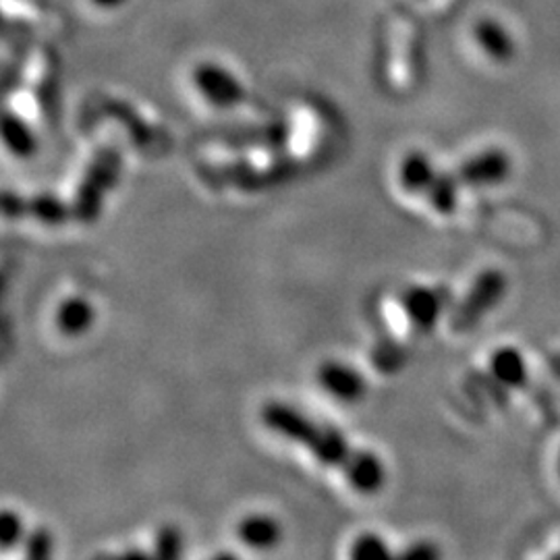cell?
Returning <instances> with one entry per match:
<instances>
[{
	"mask_svg": "<svg viewBox=\"0 0 560 560\" xmlns=\"http://www.w3.org/2000/svg\"><path fill=\"white\" fill-rule=\"evenodd\" d=\"M261 420L272 432L300 442L322 465L342 471L355 490L372 494L386 483L382 460L368 451L353 448L332 425L305 418L295 407L284 402H268L261 411Z\"/></svg>",
	"mask_w": 560,
	"mask_h": 560,
	"instance_id": "obj_1",
	"label": "cell"
},
{
	"mask_svg": "<svg viewBox=\"0 0 560 560\" xmlns=\"http://www.w3.org/2000/svg\"><path fill=\"white\" fill-rule=\"evenodd\" d=\"M120 168L122 161L120 154L113 148L101 150L94 161L90 162L80 187L75 191V200H73V219L80 222H94L101 217L102 203L108 191L115 189V185L119 183Z\"/></svg>",
	"mask_w": 560,
	"mask_h": 560,
	"instance_id": "obj_2",
	"label": "cell"
},
{
	"mask_svg": "<svg viewBox=\"0 0 560 560\" xmlns=\"http://www.w3.org/2000/svg\"><path fill=\"white\" fill-rule=\"evenodd\" d=\"M506 293V279L499 270L481 272L476 282L471 284L469 293L463 298L451 316L453 332L471 330L478 322L492 312Z\"/></svg>",
	"mask_w": 560,
	"mask_h": 560,
	"instance_id": "obj_3",
	"label": "cell"
},
{
	"mask_svg": "<svg viewBox=\"0 0 560 560\" xmlns=\"http://www.w3.org/2000/svg\"><path fill=\"white\" fill-rule=\"evenodd\" d=\"M513 162L502 150H486L463 162L455 173L460 187H494L509 179Z\"/></svg>",
	"mask_w": 560,
	"mask_h": 560,
	"instance_id": "obj_4",
	"label": "cell"
},
{
	"mask_svg": "<svg viewBox=\"0 0 560 560\" xmlns=\"http://www.w3.org/2000/svg\"><path fill=\"white\" fill-rule=\"evenodd\" d=\"M0 217L9 219H36L46 224H60L73 217V212L52 196L21 198L15 194H0Z\"/></svg>",
	"mask_w": 560,
	"mask_h": 560,
	"instance_id": "obj_5",
	"label": "cell"
},
{
	"mask_svg": "<svg viewBox=\"0 0 560 560\" xmlns=\"http://www.w3.org/2000/svg\"><path fill=\"white\" fill-rule=\"evenodd\" d=\"M448 303V291L439 287H411L402 293V307L420 332H430Z\"/></svg>",
	"mask_w": 560,
	"mask_h": 560,
	"instance_id": "obj_6",
	"label": "cell"
},
{
	"mask_svg": "<svg viewBox=\"0 0 560 560\" xmlns=\"http://www.w3.org/2000/svg\"><path fill=\"white\" fill-rule=\"evenodd\" d=\"M318 382L326 393L342 402H360L365 397L368 384L360 372L340 361H326L318 370Z\"/></svg>",
	"mask_w": 560,
	"mask_h": 560,
	"instance_id": "obj_7",
	"label": "cell"
},
{
	"mask_svg": "<svg viewBox=\"0 0 560 560\" xmlns=\"http://www.w3.org/2000/svg\"><path fill=\"white\" fill-rule=\"evenodd\" d=\"M237 534L249 548L270 550L282 540V525L268 515H249L241 521Z\"/></svg>",
	"mask_w": 560,
	"mask_h": 560,
	"instance_id": "obj_8",
	"label": "cell"
},
{
	"mask_svg": "<svg viewBox=\"0 0 560 560\" xmlns=\"http://www.w3.org/2000/svg\"><path fill=\"white\" fill-rule=\"evenodd\" d=\"M198 85H200L203 96L217 106H233L237 102L245 101V92L240 88V83L233 80L231 75L206 69L198 75Z\"/></svg>",
	"mask_w": 560,
	"mask_h": 560,
	"instance_id": "obj_9",
	"label": "cell"
},
{
	"mask_svg": "<svg viewBox=\"0 0 560 560\" xmlns=\"http://www.w3.org/2000/svg\"><path fill=\"white\" fill-rule=\"evenodd\" d=\"M0 140L15 156H32L38 150V140L30 125L13 113H0Z\"/></svg>",
	"mask_w": 560,
	"mask_h": 560,
	"instance_id": "obj_10",
	"label": "cell"
},
{
	"mask_svg": "<svg viewBox=\"0 0 560 560\" xmlns=\"http://www.w3.org/2000/svg\"><path fill=\"white\" fill-rule=\"evenodd\" d=\"M490 374L504 388H520L527 381V363L517 349L506 347L494 353L490 361Z\"/></svg>",
	"mask_w": 560,
	"mask_h": 560,
	"instance_id": "obj_11",
	"label": "cell"
},
{
	"mask_svg": "<svg viewBox=\"0 0 560 560\" xmlns=\"http://www.w3.org/2000/svg\"><path fill=\"white\" fill-rule=\"evenodd\" d=\"M94 316H96L94 307L88 301L73 298L60 305L57 324H59L60 332H65L69 337H80L85 330H90Z\"/></svg>",
	"mask_w": 560,
	"mask_h": 560,
	"instance_id": "obj_12",
	"label": "cell"
},
{
	"mask_svg": "<svg viewBox=\"0 0 560 560\" xmlns=\"http://www.w3.org/2000/svg\"><path fill=\"white\" fill-rule=\"evenodd\" d=\"M434 173H436V168L432 166L430 159L425 154L413 152L400 164V185L411 194H423V189L428 187V183L432 180Z\"/></svg>",
	"mask_w": 560,
	"mask_h": 560,
	"instance_id": "obj_13",
	"label": "cell"
},
{
	"mask_svg": "<svg viewBox=\"0 0 560 560\" xmlns=\"http://www.w3.org/2000/svg\"><path fill=\"white\" fill-rule=\"evenodd\" d=\"M351 557L353 559H386V557H390V548L386 541L382 540L381 536L363 534L353 544Z\"/></svg>",
	"mask_w": 560,
	"mask_h": 560,
	"instance_id": "obj_14",
	"label": "cell"
},
{
	"mask_svg": "<svg viewBox=\"0 0 560 560\" xmlns=\"http://www.w3.org/2000/svg\"><path fill=\"white\" fill-rule=\"evenodd\" d=\"M183 552V538L177 527L166 525L161 529L159 538H156V557L161 559H179Z\"/></svg>",
	"mask_w": 560,
	"mask_h": 560,
	"instance_id": "obj_15",
	"label": "cell"
},
{
	"mask_svg": "<svg viewBox=\"0 0 560 560\" xmlns=\"http://www.w3.org/2000/svg\"><path fill=\"white\" fill-rule=\"evenodd\" d=\"M21 532H23L21 520L15 513H11V511L0 513V546L2 548L15 546V541L21 538Z\"/></svg>",
	"mask_w": 560,
	"mask_h": 560,
	"instance_id": "obj_16",
	"label": "cell"
},
{
	"mask_svg": "<svg viewBox=\"0 0 560 560\" xmlns=\"http://www.w3.org/2000/svg\"><path fill=\"white\" fill-rule=\"evenodd\" d=\"M52 550V538L46 529H38L36 534L30 536L27 540V548H25V555L30 559H46Z\"/></svg>",
	"mask_w": 560,
	"mask_h": 560,
	"instance_id": "obj_17",
	"label": "cell"
},
{
	"mask_svg": "<svg viewBox=\"0 0 560 560\" xmlns=\"http://www.w3.org/2000/svg\"><path fill=\"white\" fill-rule=\"evenodd\" d=\"M405 559H434L439 557V550L432 544H416L413 548L402 552Z\"/></svg>",
	"mask_w": 560,
	"mask_h": 560,
	"instance_id": "obj_18",
	"label": "cell"
},
{
	"mask_svg": "<svg viewBox=\"0 0 560 560\" xmlns=\"http://www.w3.org/2000/svg\"><path fill=\"white\" fill-rule=\"evenodd\" d=\"M90 2H94L101 9H115V7H119L122 0H90Z\"/></svg>",
	"mask_w": 560,
	"mask_h": 560,
	"instance_id": "obj_19",
	"label": "cell"
},
{
	"mask_svg": "<svg viewBox=\"0 0 560 560\" xmlns=\"http://www.w3.org/2000/svg\"><path fill=\"white\" fill-rule=\"evenodd\" d=\"M559 476H560V453H559Z\"/></svg>",
	"mask_w": 560,
	"mask_h": 560,
	"instance_id": "obj_20",
	"label": "cell"
}]
</instances>
